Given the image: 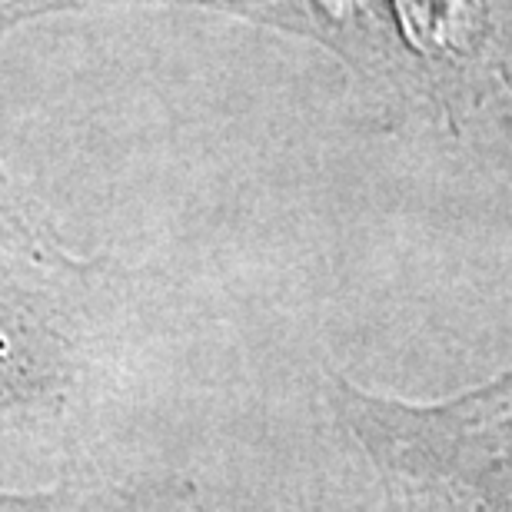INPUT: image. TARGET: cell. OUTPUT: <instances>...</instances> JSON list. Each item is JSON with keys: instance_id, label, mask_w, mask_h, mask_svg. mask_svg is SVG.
Listing matches in <instances>:
<instances>
[{"instance_id": "2", "label": "cell", "mask_w": 512, "mask_h": 512, "mask_svg": "<svg viewBox=\"0 0 512 512\" xmlns=\"http://www.w3.org/2000/svg\"><path fill=\"white\" fill-rule=\"evenodd\" d=\"M40 237L34 217L24 210V197L10 187V180L0 173V253L20 247V243Z\"/></svg>"}, {"instance_id": "1", "label": "cell", "mask_w": 512, "mask_h": 512, "mask_svg": "<svg viewBox=\"0 0 512 512\" xmlns=\"http://www.w3.org/2000/svg\"><path fill=\"white\" fill-rule=\"evenodd\" d=\"M336 403L380 469L436 512H512V373L439 406L336 383Z\"/></svg>"}]
</instances>
